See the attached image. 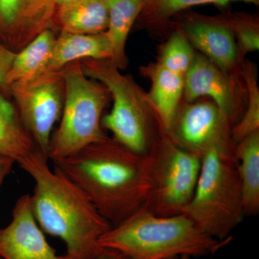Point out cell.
Returning <instances> with one entry per match:
<instances>
[{
	"label": "cell",
	"mask_w": 259,
	"mask_h": 259,
	"mask_svg": "<svg viewBox=\"0 0 259 259\" xmlns=\"http://www.w3.org/2000/svg\"><path fill=\"white\" fill-rule=\"evenodd\" d=\"M149 155V185L142 207L158 216L182 214L193 197L202 158L179 147L165 134Z\"/></svg>",
	"instance_id": "7"
},
{
	"label": "cell",
	"mask_w": 259,
	"mask_h": 259,
	"mask_svg": "<svg viewBox=\"0 0 259 259\" xmlns=\"http://www.w3.org/2000/svg\"><path fill=\"white\" fill-rule=\"evenodd\" d=\"M237 74H228L200 53H195L193 62L185 74L183 96L190 103L199 97H209L233 127L241 119L243 85Z\"/></svg>",
	"instance_id": "10"
},
{
	"label": "cell",
	"mask_w": 259,
	"mask_h": 259,
	"mask_svg": "<svg viewBox=\"0 0 259 259\" xmlns=\"http://www.w3.org/2000/svg\"><path fill=\"white\" fill-rule=\"evenodd\" d=\"M16 54L0 42V93L6 96L10 95L8 76Z\"/></svg>",
	"instance_id": "25"
},
{
	"label": "cell",
	"mask_w": 259,
	"mask_h": 259,
	"mask_svg": "<svg viewBox=\"0 0 259 259\" xmlns=\"http://www.w3.org/2000/svg\"><path fill=\"white\" fill-rule=\"evenodd\" d=\"M37 149L15 104L0 93V156L18 163Z\"/></svg>",
	"instance_id": "18"
},
{
	"label": "cell",
	"mask_w": 259,
	"mask_h": 259,
	"mask_svg": "<svg viewBox=\"0 0 259 259\" xmlns=\"http://www.w3.org/2000/svg\"><path fill=\"white\" fill-rule=\"evenodd\" d=\"M109 24L106 31L111 44L114 64L122 70L127 65L126 42L131 29L139 18L145 0H107Z\"/></svg>",
	"instance_id": "19"
},
{
	"label": "cell",
	"mask_w": 259,
	"mask_h": 259,
	"mask_svg": "<svg viewBox=\"0 0 259 259\" xmlns=\"http://www.w3.org/2000/svg\"><path fill=\"white\" fill-rule=\"evenodd\" d=\"M54 163L112 227L144 205L149 185V154L135 153L107 137Z\"/></svg>",
	"instance_id": "1"
},
{
	"label": "cell",
	"mask_w": 259,
	"mask_h": 259,
	"mask_svg": "<svg viewBox=\"0 0 259 259\" xmlns=\"http://www.w3.org/2000/svg\"><path fill=\"white\" fill-rule=\"evenodd\" d=\"M231 238L219 241L202 231L184 214L158 216L141 207L104 233L99 245L131 259L204 256L222 249Z\"/></svg>",
	"instance_id": "3"
},
{
	"label": "cell",
	"mask_w": 259,
	"mask_h": 259,
	"mask_svg": "<svg viewBox=\"0 0 259 259\" xmlns=\"http://www.w3.org/2000/svg\"><path fill=\"white\" fill-rule=\"evenodd\" d=\"M74 1V0H51L52 4L56 7L61 6V5L67 4V3H71V2Z\"/></svg>",
	"instance_id": "28"
},
{
	"label": "cell",
	"mask_w": 259,
	"mask_h": 259,
	"mask_svg": "<svg viewBox=\"0 0 259 259\" xmlns=\"http://www.w3.org/2000/svg\"><path fill=\"white\" fill-rule=\"evenodd\" d=\"M231 129L217 105L206 99L181 104L165 134L179 147L202 158L213 149L234 144Z\"/></svg>",
	"instance_id": "9"
},
{
	"label": "cell",
	"mask_w": 259,
	"mask_h": 259,
	"mask_svg": "<svg viewBox=\"0 0 259 259\" xmlns=\"http://www.w3.org/2000/svg\"><path fill=\"white\" fill-rule=\"evenodd\" d=\"M241 75L246 91V104L241 119L231 129L234 144L259 131V88L254 65L243 61Z\"/></svg>",
	"instance_id": "21"
},
{
	"label": "cell",
	"mask_w": 259,
	"mask_h": 259,
	"mask_svg": "<svg viewBox=\"0 0 259 259\" xmlns=\"http://www.w3.org/2000/svg\"><path fill=\"white\" fill-rule=\"evenodd\" d=\"M245 217L259 213V131L235 144Z\"/></svg>",
	"instance_id": "17"
},
{
	"label": "cell",
	"mask_w": 259,
	"mask_h": 259,
	"mask_svg": "<svg viewBox=\"0 0 259 259\" xmlns=\"http://www.w3.org/2000/svg\"><path fill=\"white\" fill-rule=\"evenodd\" d=\"M56 37L54 28H48L17 53L8 76L9 87L11 83L27 81L46 73Z\"/></svg>",
	"instance_id": "20"
},
{
	"label": "cell",
	"mask_w": 259,
	"mask_h": 259,
	"mask_svg": "<svg viewBox=\"0 0 259 259\" xmlns=\"http://www.w3.org/2000/svg\"><path fill=\"white\" fill-rule=\"evenodd\" d=\"M64 94L61 71L44 73L10 85V95L14 99L24 125L47 157L53 128L62 114Z\"/></svg>",
	"instance_id": "8"
},
{
	"label": "cell",
	"mask_w": 259,
	"mask_h": 259,
	"mask_svg": "<svg viewBox=\"0 0 259 259\" xmlns=\"http://www.w3.org/2000/svg\"><path fill=\"white\" fill-rule=\"evenodd\" d=\"M225 17L236 42L238 41L237 46L241 58H243L247 53L258 51V19L245 13H236Z\"/></svg>",
	"instance_id": "24"
},
{
	"label": "cell",
	"mask_w": 259,
	"mask_h": 259,
	"mask_svg": "<svg viewBox=\"0 0 259 259\" xmlns=\"http://www.w3.org/2000/svg\"><path fill=\"white\" fill-rule=\"evenodd\" d=\"M64 79V102L59 127L51 136L48 158L53 163L100 142L107 136L102 126L110 92L83 73L80 61L61 70Z\"/></svg>",
	"instance_id": "6"
},
{
	"label": "cell",
	"mask_w": 259,
	"mask_h": 259,
	"mask_svg": "<svg viewBox=\"0 0 259 259\" xmlns=\"http://www.w3.org/2000/svg\"><path fill=\"white\" fill-rule=\"evenodd\" d=\"M96 259H131L127 255L112 249L104 248L100 255Z\"/></svg>",
	"instance_id": "27"
},
{
	"label": "cell",
	"mask_w": 259,
	"mask_h": 259,
	"mask_svg": "<svg viewBox=\"0 0 259 259\" xmlns=\"http://www.w3.org/2000/svg\"><path fill=\"white\" fill-rule=\"evenodd\" d=\"M141 71L151 81L148 100L162 130L166 134L181 105L185 88V76L172 72L157 62L142 68Z\"/></svg>",
	"instance_id": "14"
},
{
	"label": "cell",
	"mask_w": 259,
	"mask_h": 259,
	"mask_svg": "<svg viewBox=\"0 0 259 259\" xmlns=\"http://www.w3.org/2000/svg\"><path fill=\"white\" fill-rule=\"evenodd\" d=\"M54 26L60 32L95 35L107 31L109 24L107 0H74L57 7Z\"/></svg>",
	"instance_id": "16"
},
{
	"label": "cell",
	"mask_w": 259,
	"mask_h": 259,
	"mask_svg": "<svg viewBox=\"0 0 259 259\" xmlns=\"http://www.w3.org/2000/svg\"><path fill=\"white\" fill-rule=\"evenodd\" d=\"M179 259H191V257L189 256V255H182V256H180V258Z\"/></svg>",
	"instance_id": "29"
},
{
	"label": "cell",
	"mask_w": 259,
	"mask_h": 259,
	"mask_svg": "<svg viewBox=\"0 0 259 259\" xmlns=\"http://www.w3.org/2000/svg\"><path fill=\"white\" fill-rule=\"evenodd\" d=\"M37 149L18 162L32 177V214L42 231L64 242L73 259H96L100 237L111 228L88 196Z\"/></svg>",
	"instance_id": "2"
},
{
	"label": "cell",
	"mask_w": 259,
	"mask_h": 259,
	"mask_svg": "<svg viewBox=\"0 0 259 259\" xmlns=\"http://www.w3.org/2000/svg\"><path fill=\"white\" fill-rule=\"evenodd\" d=\"M0 259H73L51 246L32 214L29 194L17 201L11 222L0 230Z\"/></svg>",
	"instance_id": "12"
},
{
	"label": "cell",
	"mask_w": 259,
	"mask_h": 259,
	"mask_svg": "<svg viewBox=\"0 0 259 259\" xmlns=\"http://www.w3.org/2000/svg\"><path fill=\"white\" fill-rule=\"evenodd\" d=\"M15 161L12 158L0 156V187L12 171Z\"/></svg>",
	"instance_id": "26"
},
{
	"label": "cell",
	"mask_w": 259,
	"mask_h": 259,
	"mask_svg": "<svg viewBox=\"0 0 259 259\" xmlns=\"http://www.w3.org/2000/svg\"><path fill=\"white\" fill-rule=\"evenodd\" d=\"M194 55L190 41L177 28L161 47L157 63L172 72L185 76L193 62Z\"/></svg>",
	"instance_id": "23"
},
{
	"label": "cell",
	"mask_w": 259,
	"mask_h": 259,
	"mask_svg": "<svg viewBox=\"0 0 259 259\" xmlns=\"http://www.w3.org/2000/svg\"><path fill=\"white\" fill-rule=\"evenodd\" d=\"M234 146L215 148L202 158L193 197L182 213L219 241L231 238L245 218Z\"/></svg>",
	"instance_id": "5"
},
{
	"label": "cell",
	"mask_w": 259,
	"mask_h": 259,
	"mask_svg": "<svg viewBox=\"0 0 259 259\" xmlns=\"http://www.w3.org/2000/svg\"><path fill=\"white\" fill-rule=\"evenodd\" d=\"M232 2L258 5L259 0H145L138 20L146 27H158L181 12L197 5L212 4L225 6Z\"/></svg>",
	"instance_id": "22"
},
{
	"label": "cell",
	"mask_w": 259,
	"mask_h": 259,
	"mask_svg": "<svg viewBox=\"0 0 259 259\" xmlns=\"http://www.w3.org/2000/svg\"><path fill=\"white\" fill-rule=\"evenodd\" d=\"M83 73L100 81L110 92L113 105L102 118L103 129L112 139L135 153L148 155L164 134L141 87L130 75H124L110 59L80 61Z\"/></svg>",
	"instance_id": "4"
},
{
	"label": "cell",
	"mask_w": 259,
	"mask_h": 259,
	"mask_svg": "<svg viewBox=\"0 0 259 259\" xmlns=\"http://www.w3.org/2000/svg\"><path fill=\"white\" fill-rule=\"evenodd\" d=\"M51 0H0V42L18 53L38 34L54 28Z\"/></svg>",
	"instance_id": "13"
},
{
	"label": "cell",
	"mask_w": 259,
	"mask_h": 259,
	"mask_svg": "<svg viewBox=\"0 0 259 259\" xmlns=\"http://www.w3.org/2000/svg\"><path fill=\"white\" fill-rule=\"evenodd\" d=\"M183 32L192 47L200 51L224 72L237 74L241 66L236 38L226 17L186 15L179 28Z\"/></svg>",
	"instance_id": "11"
},
{
	"label": "cell",
	"mask_w": 259,
	"mask_h": 259,
	"mask_svg": "<svg viewBox=\"0 0 259 259\" xmlns=\"http://www.w3.org/2000/svg\"><path fill=\"white\" fill-rule=\"evenodd\" d=\"M86 59L111 60V44L106 32L95 35L60 32L46 73L60 71L70 63Z\"/></svg>",
	"instance_id": "15"
}]
</instances>
